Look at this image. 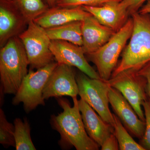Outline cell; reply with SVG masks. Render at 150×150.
Wrapping results in <instances>:
<instances>
[{"instance_id":"obj_1","label":"cell","mask_w":150,"mask_h":150,"mask_svg":"<svg viewBox=\"0 0 150 150\" xmlns=\"http://www.w3.org/2000/svg\"><path fill=\"white\" fill-rule=\"evenodd\" d=\"M73 100L72 107L67 100L58 98V103L63 111L51 116V126L61 136L59 145L65 149L74 146L77 150H99L100 146L86 131L77 97Z\"/></svg>"},{"instance_id":"obj_2","label":"cell","mask_w":150,"mask_h":150,"mask_svg":"<svg viewBox=\"0 0 150 150\" xmlns=\"http://www.w3.org/2000/svg\"><path fill=\"white\" fill-rule=\"evenodd\" d=\"M131 15L134 27L130 41L111 77L125 70H139L150 62V15L137 12Z\"/></svg>"},{"instance_id":"obj_3","label":"cell","mask_w":150,"mask_h":150,"mask_svg":"<svg viewBox=\"0 0 150 150\" xmlns=\"http://www.w3.org/2000/svg\"><path fill=\"white\" fill-rule=\"evenodd\" d=\"M28 58L18 36L12 38L0 50V78L5 94H15L28 73Z\"/></svg>"},{"instance_id":"obj_4","label":"cell","mask_w":150,"mask_h":150,"mask_svg":"<svg viewBox=\"0 0 150 150\" xmlns=\"http://www.w3.org/2000/svg\"><path fill=\"white\" fill-rule=\"evenodd\" d=\"M133 27L131 17L107 43L95 52L87 54L90 61L96 66L97 72L103 80L108 81L111 78L118 64V58L131 37Z\"/></svg>"},{"instance_id":"obj_5","label":"cell","mask_w":150,"mask_h":150,"mask_svg":"<svg viewBox=\"0 0 150 150\" xmlns=\"http://www.w3.org/2000/svg\"><path fill=\"white\" fill-rule=\"evenodd\" d=\"M58 64L57 62H54L36 71L30 69L15 94L12 104L17 105L22 103L26 112L34 110L39 105H44L43 89Z\"/></svg>"},{"instance_id":"obj_6","label":"cell","mask_w":150,"mask_h":150,"mask_svg":"<svg viewBox=\"0 0 150 150\" xmlns=\"http://www.w3.org/2000/svg\"><path fill=\"white\" fill-rule=\"evenodd\" d=\"M79 95L102 119L113 127V113L109 109L108 98L110 86L107 81L92 79L81 72L76 76Z\"/></svg>"},{"instance_id":"obj_7","label":"cell","mask_w":150,"mask_h":150,"mask_svg":"<svg viewBox=\"0 0 150 150\" xmlns=\"http://www.w3.org/2000/svg\"><path fill=\"white\" fill-rule=\"evenodd\" d=\"M18 37L24 46L30 69H38L54 62L50 48L51 40L45 28L31 21Z\"/></svg>"},{"instance_id":"obj_8","label":"cell","mask_w":150,"mask_h":150,"mask_svg":"<svg viewBox=\"0 0 150 150\" xmlns=\"http://www.w3.org/2000/svg\"><path fill=\"white\" fill-rule=\"evenodd\" d=\"M108 83L111 87L120 91L128 100L139 118L145 122L142 105L148 99L146 92V80L138 70H125L110 78Z\"/></svg>"},{"instance_id":"obj_9","label":"cell","mask_w":150,"mask_h":150,"mask_svg":"<svg viewBox=\"0 0 150 150\" xmlns=\"http://www.w3.org/2000/svg\"><path fill=\"white\" fill-rule=\"evenodd\" d=\"M50 48L58 64L76 67L92 79H101L89 64L82 46L65 40H51Z\"/></svg>"},{"instance_id":"obj_10","label":"cell","mask_w":150,"mask_h":150,"mask_svg":"<svg viewBox=\"0 0 150 150\" xmlns=\"http://www.w3.org/2000/svg\"><path fill=\"white\" fill-rule=\"evenodd\" d=\"M72 67L58 64L48 79L43 91V99L69 96L72 98L79 95L76 75Z\"/></svg>"},{"instance_id":"obj_11","label":"cell","mask_w":150,"mask_h":150,"mask_svg":"<svg viewBox=\"0 0 150 150\" xmlns=\"http://www.w3.org/2000/svg\"><path fill=\"white\" fill-rule=\"evenodd\" d=\"M109 103L115 115L132 136L142 139L146 127L134 108L120 91L110 87L108 93Z\"/></svg>"},{"instance_id":"obj_12","label":"cell","mask_w":150,"mask_h":150,"mask_svg":"<svg viewBox=\"0 0 150 150\" xmlns=\"http://www.w3.org/2000/svg\"><path fill=\"white\" fill-rule=\"evenodd\" d=\"M101 24L117 32L129 19L130 15L128 7L121 1H114L99 6H83Z\"/></svg>"},{"instance_id":"obj_13","label":"cell","mask_w":150,"mask_h":150,"mask_svg":"<svg viewBox=\"0 0 150 150\" xmlns=\"http://www.w3.org/2000/svg\"><path fill=\"white\" fill-rule=\"evenodd\" d=\"M28 23L11 1L0 0V46L12 38L18 36Z\"/></svg>"},{"instance_id":"obj_14","label":"cell","mask_w":150,"mask_h":150,"mask_svg":"<svg viewBox=\"0 0 150 150\" xmlns=\"http://www.w3.org/2000/svg\"><path fill=\"white\" fill-rule=\"evenodd\" d=\"M82 47L86 54H91L107 43L115 31L100 23L92 15L82 21Z\"/></svg>"},{"instance_id":"obj_15","label":"cell","mask_w":150,"mask_h":150,"mask_svg":"<svg viewBox=\"0 0 150 150\" xmlns=\"http://www.w3.org/2000/svg\"><path fill=\"white\" fill-rule=\"evenodd\" d=\"M79 107L87 133L100 146L114 132L112 125L105 121L84 100H78Z\"/></svg>"},{"instance_id":"obj_16","label":"cell","mask_w":150,"mask_h":150,"mask_svg":"<svg viewBox=\"0 0 150 150\" xmlns=\"http://www.w3.org/2000/svg\"><path fill=\"white\" fill-rule=\"evenodd\" d=\"M92 15L82 6L68 8L55 6L35 19V23L43 28L60 26L75 21H82Z\"/></svg>"},{"instance_id":"obj_17","label":"cell","mask_w":150,"mask_h":150,"mask_svg":"<svg viewBox=\"0 0 150 150\" xmlns=\"http://www.w3.org/2000/svg\"><path fill=\"white\" fill-rule=\"evenodd\" d=\"M81 27L82 21H78L45 29L51 40H65L82 46Z\"/></svg>"},{"instance_id":"obj_18","label":"cell","mask_w":150,"mask_h":150,"mask_svg":"<svg viewBox=\"0 0 150 150\" xmlns=\"http://www.w3.org/2000/svg\"><path fill=\"white\" fill-rule=\"evenodd\" d=\"M28 23L33 21L50 8L46 0H11Z\"/></svg>"},{"instance_id":"obj_19","label":"cell","mask_w":150,"mask_h":150,"mask_svg":"<svg viewBox=\"0 0 150 150\" xmlns=\"http://www.w3.org/2000/svg\"><path fill=\"white\" fill-rule=\"evenodd\" d=\"M14 139L16 150H35V146L30 137V128L26 119L22 121L19 118L14 121Z\"/></svg>"},{"instance_id":"obj_20","label":"cell","mask_w":150,"mask_h":150,"mask_svg":"<svg viewBox=\"0 0 150 150\" xmlns=\"http://www.w3.org/2000/svg\"><path fill=\"white\" fill-rule=\"evenodd\" d=\"M113 117L114 134L118 140L119 150H145L140 144L133 139L117 115L113 114Z\"/></svg>"},{"instance_id":"obj_21","label":"cell","mask_w":150,"mask_h":150,"mask_svg":"<svg viewBox=\"0 0 150 150\" xmlns=\"http://www.w3.org/2000/svg\"><path fill=\"white\" fill-rule=\"evenodd\" d=\"M14 125L7 120L4 112L0 109V143L4 146L15 147Z\"/></svg>"},{"instance_id":"obj_22","label":"cell","mask_w":150,"mask_h":150,"mask_svg":"<svg viewBox=\"0 0 150 150\" xmlns=\"http://www.w3.org/2000/svg\"><path fill=\"white\" fill-rule=\"evenodd\" d=\"M121 0H56V6L72 8L83 6H99L106 3Z\"/></svg>"},{"instance_id":"obj_23","label":"cell","mask_w":150,"mask_h":150,"mask_svg":"<svg viewBox=\"0 0 150 150\" xmlns=\"http://www.w3.org/2000/svg\"><path fill=\"white\" fill-rule=\"evenodd\" d=\"M145 117L146 127L144 136L140 140V144L145 150H150V102L149 99L142 105Z\"/></svg>"},{"instance_id":"obj_24","label":"cell","mask_w":150,"mask_h":150,"mask_svg":"<svg viewBox=\"0 0 150 150\" xmlns=\"http://www.w3.org/2000/svg\"><path fill=\"white\" fill-rule=\"evenodd\" d=\"M102 150H118L119 149V144L115 137L114 132L108 137L101 145Z\"/></svg>"},{"instance_id":"obj_25","label":"cell","mask_w":150,"mask_h":150,"mask_svg":"<svg viewBox=\"0 0 150 150\" xmlns=\"http://www.w3.org/2000/svg\"><path fill=\"white\" fill-rule=\"evenodd\" d=\"M149 1L150 0H122L128 7L130 15L138 12L142 6Z\"/></svg>"},{"instance_id":"obj_26","label":"cell","mask_w":150,"mask_h":150,"mask_svg":"<svg viewBox=\"0 0 150 150\" xmlns=\"http://www.w3.org/2000/svg\"><path fill=\"white\" fill-rule=\"evenodd\" d=\"M138 73L144 76L146 80V92L150 102V62L138 70Z\"/></svg>"},{"instance_id":"obj_27","label":"cell","mask_w":150,"mask_h":150,"mask_svg":"<svg viewBox=\"0 0 150 150\" xmlns=\"http://www.w3.org/2000/svg\"><path fill=\"white\" fill-rule=\"evenodd\" d=\"M138 12L142 14L150 15V1H147L143 5Z\"/></svg>"},{"instance_id":"obj_28","label":"cell","mask_w":150,"mask_h":150,"mask_svg":"<svg viewBox=\"0 0 150 150\" xmlns=\"http://www.w3.org/2000/svg\"><path fill=\"white\" fill-rule=\"evenodd\" d=\"M56 0H46V1L50 8H52L56 6Z\"/></svg>"},{"instance_id":"obj_29","label":"cell","mask_w":150,"mask_h":150,"mask_svg":"<svg viewBox=\"0 0 150 150\" xmlns=\"http://www.w3.org/2000/svg\"><path fill=\"white\" fill-rule=\"evenodd\" d=\"M7 1H11V0H7Z\"/></svg>"}]
</instances>
